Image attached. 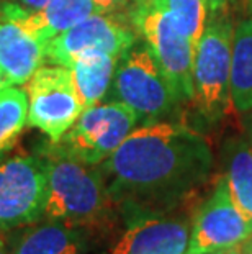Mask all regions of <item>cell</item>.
<instances>
[{"mask_svg": "<svg viewBox=\"0 0 252 254\" xmlns=\"http://www.w3.org/2000/svg\"><path fill=\"white\" fill-rule=\"evenodd\" d=\"M99 167L120 212L169 213L208 182L213 153L195 128L164 120L135 128Z\"/></svg>", "mask_w": 252, "mask_h": 254, "instance_id": "6da1fadb", "label": "cell"}, {"mask_svg": "<svg viewBox=\"0 0 252 254\" xmlns=\"http://www.w3.org/2000/svg\"><path fill=\"white\" fill-rule=\"evenodd\" d=\"M38 154L46 174L43 220L61 221L87 233L110 226L118 207L100 167L64 154L51 141L41 146Z\"/></svg>", "mask_w": 252, "mask_h": 254, "instance_id": "7a4b0ae2", "label": "cell"}, {"mask_svg": "<svg viewBox=\"0 0 252 254\" xmlns=\"http://www.w3.org/2000/svg\"><path fill=\"white\" fill-rule=\"evenodd\" d=\"M233 18L224 7L211 12L195 51L194 104L206 125H216L228 117L231 100Z\"/></svg>", "mask_w": 252, "mask_h": 254, "instance_id": "3957f363", "label": "cell"}, {"mask_svg": "<svg viewBox=\"0 0 252 254\" xmlns=\"http://www.w3.org/2000/svg\"><path fill=\"white\" fill-rule=\"evenodd\" d=\"M110 92L111 99L130 107L143 125L170 118L182 104L144 41H136L118 58Z\"/></svg>", "mask_w": 252, "mask_h": 254, "instance_id": "277c9868", "label": "cell"}, {"mask_svg": "<svg viewBox=\"0 0 252 254\" xmlns=\"http://www.w3.org/2000/svg\"><path fill=\"white\" fill-rule=\"evenodd\" d=\"M128 17L138 36H141L151 50L182 104L194 100L197 51L194 43L177 31L165 10L152 0H138Z\"/></svg>", "mask_w": 252, "mask_h": 254, "instance_id": "5b68a950", "label": "cell"}, {"mask_svg": "<svg viewBox=\"0 0 252 254\" xmlns=\"http://www.w3.org/2000/svg\"><path fill=\"white\" fill-rule=\"evenodd\" d=\"M138 122L136 113L121 102H100L84 109L77 122L52 144L74 159L99 166L113 154Z\"/></svg>", "mask_w": 252, "mask_h": 254, "instance_id": "8992f818", "label": "cell"}, {"mask_svg": "<svg viewBox=\"0 0 252 254\" xmlns=\"http://www.w3.org/2000/svg\"><path fill=\"white\" fill-rule=\"evenodd\" d=\"M46 174L40 154L18 153L0 161V233L43 220Z\"/></svg>", "mask_w": 252, "mask_h": 254, "instance_id": "52a82bcc", "label": "cell"}, {"mask_svg": "<svg viewBox=\"0 0 252 254\" xmlns=\"http://www.w3.org/2000/svg\"><path fill=\"white\" fill-rule=\"evenodd\" d=\"M28 125L57 143L84 112L72 72L64 66H41L26 82Z\"/></svg>", "mask_w": 252, "mask_h": 254, "instance_id": "ba28073f", "label": "cell"}, {"mask_svg": "<svg viewBox=\"0 0 252 254\" xmlns=\"http://www.w3.org/2000/svg\"><path fill=\"white\" fill-rule=\"evenodd\" d=\"M136 41L138 33L128 15L95 13L52 38L46 59L56 66L71 67L85 55L105 53L120 58Z\"/></svg>", "mask_w": 252, "mask_h": 254, "instance_id": "9c48e42d", "label": "cell"}, {"mask_svg": "<svg viewBox=\"0 0 252 254\" xmlns=\"http://www.w3.org/2000/svg\"><path fill=\"white\" fill-rule=\"evenodd\" d=\"M252 225L234 203L226 177H218L211 195L195 212L187 254H213L239 248Z\"/></svg>", "mask_w": 252, "mask_h": 254, "instance_id": "30bf717a", "label": "cell"}, {"mask_svg": "<svg viewBox=\"0 0 252 254\" xmlns=\"http://www.w3.org/2000/svg\"><path fill=\"white\" fill-rule=\"evenodd\" d=\"M28 10L0 2V74L7 84L25 85L46 59L48 43L28 26Z\"/></svg>", "mask_w": 252, "mask_h": 254, "instance_id": "8fae6325", "label": "cell"}, {"mask_svg": "<svg viewBox=\"0 0 252 254\" xmlns=\"http://www.w3.org/2000/svg\"><path fill=\"white\" fill-rule=\"evenodd\" d=\"M125 230L106 254H187L190 225L167 213L128 210Z\"/></svg>", "mask_w": 252, "mask_h": 254, "instance_id": "7c38bea8", "label": "cell"}, {"mask_svg": "<svg viewBox=\"0 0 252 254\" xmlns=\"http://www.w3.org/2000/svg\"><path fill=\"white\" fill-rule=\"evenodd\" d=\"M12 254H87L89 233L77 226L40 220L10 233Z\"/></svg>", "mask_w": 252, "mask_h": 254, "instance_id": "4fadbf2b", "label": "cell"}, {"mask_svg": "<svg viewBox=\"0 0 252 254\" xmlns=\"http://www.w3.org/2000/svg\"><path fill=\"white\" fill-rule=\"evenodd\" d=\"M223 159L234 203L252 225V134H239L224 141Z\"/></svg>", "mask_w": 252, "mask_h": 254, "instance_id": "5bb4252c", "label": "cell"}, {"mask_svg": "<svg viewBox=\"0 0 252 254\" xmlns=\"http://www.w3.org/2000/svg\"><path fill=\"white\" fill-rule=\"evenodd\" d=\"M116 63V56L105 55V53L85 55L72 63L69 69L72 72L84 109L100 104L106 95L113 82Z\"/></svg>", "mask_w": 252, "mask_h": 254, "instance_id": "9a60e30c", "label": "cell"}, {"mask_svg": "<svg viewBox=\"0 0 252 254\" xmlns=\"http://www.w3.org/2000/svg\"><path fill=\"white\" fill-rule=\"evenodd\" d=\"M99 13L94 0H52L41 12L28 10V26L33 33L50 43L59 33Z\"/></svg>", "mask_w": 252, "mask_h": 254, "instance_id": "2e32d148", "label": "cell"}, {"mask_svg": "<svg viewBox=\"0 0 252 254\" xmlns=\"http://www.w3.org/2000/svg\"><path fill=\"white\" fill-rule=\"evenodd\" d=\"M231 100L238 112H252V18L241 20L234 28Z\"/></svg>", "mask_w": 252, "mask_h": 254, "instance_id": "e0dca14e", "label": "cell"}, {"mask_svg": "<svg viewBox=\"0 0 252 254\" xmlns=\"http://www.w3.org/2000/svg\"><path fill=\"white\" fill-rule=\"evenodd\" d=\"M28 125V95L20 85L0 89V161L8 154Z\"/></svg>", "mask_w": 252, "mask_h": 254, "instance_id": "ac0fdd59", "label": "cell"}, {"mask_svg": "<svg viewBox=\"0 0 252 254\" xmlns=\"http://www.w3.org/2000/svg\"><path fill=\"white\" fill-rule=\"evenodd\" d=\"M152 2L165 10L177 31L190 40L197 48L208 20L205 0H152Z\"/></svg>", "mask_w": 252, "mask_h": 254, "instance_id": "d6986e66", "label": "cell"}, {"mask_svg": "<svg viewBox=\"0 0 252 254\" xmlns=\"http://www.w3.org/2000/svg\"><path fill=\"white\" fill-rule=\"evenodd\" d=\"M99 13H125L138 3V0H94Z\"/></svg>", "mask_w": 252, "mask_h": 254, "instance_id": "ffe728a7", "label": "cell"}, {"mask_svg": "<svg viewBox=\"0 0 252 254\" xmlns=\"http://www.w3.org/2000/svg\"><path fill=\"white\" fill-rule=\"evenodd\" d=\"M12 2L18 3L20 7H23L25 10L30 12H41L48 3H51L52 0H12Z\"/></svg>", "mask_w": 252, "mask_h": 254, "instance_id": "44dd1931", "label": "cell"}, {"mask_svg": "<svg viewBox=\"0 0 252 254\" xmlns=\"http://www.w3.org/2000/svg\"><path fill=\"white\" fill-rule=\"evenodd\" d=\"M205 2L208 7V13H211V12H216V10L228 7V3L231 2V0H205Z\"/></svg>", "mask_w": 252, "mask_h": 254, "instance_id": "7402d4cb", "label": "cell"}, {"mask_svg": "<svg viewBox=\"0 0 252 254\" xmlns=\"http://www.w3.org/2000/svg\"><path fill=\"white\" fill-rule=\"evenodd\" d=\"M238 250H239V254H252V235L238 248Z\"/></svg>", "mask_w": 252, "mask_h": 254, "instance_id": "603a6c76", "label": "cell"}, {"mask_svg": "<svg viewBox=\"0 0 252 254\" xmlns=\"http://www.w3.org/2000/svg\"><path fill=\"white\" fill-rule=\"evenodd\" d=\"M2 235L3 233H0V254H12V251H10V248H8L7 240H3Z\"/></svg>", "mask_w": 252, "mask_h": 254, "instance_id": "cb8c5ba5", "label": "cell"}, {"mask_svg": "<svg viewBox=\"0 0 252 254\" xmlns=\"http://www.w3.org/2000/svg\"><path fill=\"white\" fill-rule=\"evenodd\" d=\"M213 254H239V250L234 248V250H226V251H219V253H213Z\"/></svg>", "mask_w": 252, "mask_h": 254, "instance_id": "d4e9b609", "label": "cell"}, {"mask_svg": "<svg viewBox=\"0 0 252 254\" xmlns=\"http://www.w3.org/2000/svg\"><path fill=\"white\" fill-rule=\"evenodd\" d=\"M5 84H7V82H5V79L2 77V74H0V89H2Z\"/></svg>", "mask_w": 252, "mask_h": 254, "instance_id": "484cf974", "label": "cell"}, {"mask_svg": "<svg viewBox=\"0 0 252 254\" xmlns=\"http://www.w3.org/2000/svg\"><path fill=\"white\" fill-rule=\"evenodd\" d=\"M251 7H252V0H251Z\"/></svg>", "mask_w": 252, "mask_h": 254, "instance_id": "4316f807", "label": "cell"}, {"mask_svg": "<svg viewBox=\"0 0 252 254\" xmlns=\"http://www.w3.org/2000/svg\"><path fill=\"white\" fill-rule=\"evenodd\" d=\"M251 134H252V131H251Z\"/></svg>", "mask_w": 252, "mask_h": 254, "instance_id": "83f0119b", "label": "cell"}]
</instances>
